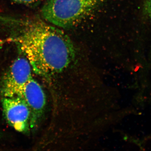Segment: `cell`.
Masks as SVG:
<instances>
[{"mask_svg": "<svg viewBox=\"0 0 151 151\" xmlns=\"http://www.w3.org/2000/svg\"><path fill=\"white\" fill-rule=\"evenodd\" d=\"M17 31L9 37L28 60L37 75L50 79L63 76L65 85L72 84L67 72L76 57L73 42L62 30L35 18L17 21ZM73 78V77H72Z\"/></svg>", "mask_w": 151, "mask_h": 151, "instance_id": "cell-1", "label": "cell"}, {"mask_svg": "<svg viewBox=\"0 0 151 151\" xmlns=\"http://www.w3.org/2000/svg\"><path fill=\"white\" fill-rule=\"evenodd\" d=\"M103 1L47 0L42 9V15L55 27L69 28L84 19Z\"/></svg>", "mask_w": 151, "mask_h": 151, "instance_id": "cell-2", "label": "cell"}, {"mask_svg": "<svg viewBox=\"0 0 151 151\" xmlns=\"http://www.w3.org/2000/svg\"><path fill=\"white\" fill-rule=\"evenodd\" d=\"M32 68L24 57L16 59L3 75L0 83L3 97H20L24 86L32 76Z\"/></svg>", "mask_w": 151, "mask_h": 151, "instance_id": "cell-3", "label": "cell"}, {"mask_svg": "<svg viewBox=\"0 0 151 151\" xmlns=\"http://www.w3.org/2000/svg\"><path fill=\"white\" fill-rule=\"evenodd\" d=\"M3 114L8 124L24 134H29L30 112L27 104L20 97H3Z\"/></svg>", "mask_w": 151, "mask_h": 151, "instance_id": "cell-4", "label": "cell"}, {"mask_svg": "<svg viewBox=\"0 0 151 151\" xmlns=\"http://www.w3.org/2000/svg\"><path fill=\"white\" fill-rule=\"evenodd\" d=\"M21 97L30 112V127L31 131L37 129L43 118L46 105V97L42 86L32 77L24 86Z\"/></svg>", "mask_w": 151, "mask_h": 151, "instance_id": "cell-5", "label": "cell"}, {"mask_svg": "<svg viewBox=\"0 0 151 151\" xmlns=\"http://www.w3.org/2000/svg\"><path fill=\"white\" fill-rule=\"evenodd\" d=\"M143 11L145 17L151 22V0H145Z\"/></svg>", "mask_w": 151, "mask_h": 151, "instance_id": "cell-6", "label": "cell"}, {"mask_svg": "<svg viewBox=\"0 0 151 151\" xmlns=\"http://www.w3.org/2000/svg\"><path fill=\"white\" fill-rule=\"evenodd\" d=\"M14 2L27 6H34L40 3L41 0H11Z\"/></svg>", "mask_w": 151, "mask_h": 151, "instance_id": "cell-7", "label": "cell"}, {"mask_svg": "<svg viewBox=\"0 0 151 151\" xmlns=\"http://www.w3.org/2000/svg\"><path fill=\"white\" fill-rule=\"evenodd\" d=\"M13 19L11 18H7L4 17H1L0 16V22H4L7 23H11L12 22Z\"/></svg>", "mask_w": 151, "mask_h": 151, "instance_id": "cell-8", "label": "cell"}, {"mask_svg": "<svg viewBox=\"0 0 151 151\" xmlns=\"http://www.w3.org/2000/svg\"><path fill=\"white\" fill-rule=\"evenodd\" d=\"M9 42L8 38L6 39L3 40H0V50L2 48L4 45L7 42Z\"/></svg>", "mask_w": 151, "mask_h": 151, "instance_id": "cell-9", "label": "cell"}, {"mask_svg": "<svg viewBox=\"0 0 151 151\" xmlns=\"http://www.w3.org/2000/svg\"><path fill=\"white\" fill-rule=\"evenodd\" d=\"M2 137V134L1 133V132H0V138L1 137Z\"/></svg>", "mask_w": 151, "mask_h": 151, "instance_id": "cell-10", "label": "cell"}]
</instances>
